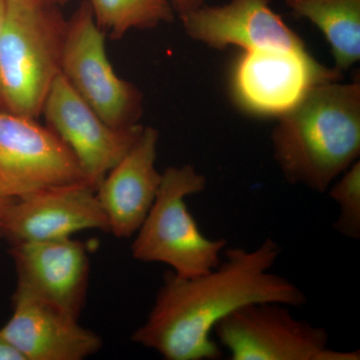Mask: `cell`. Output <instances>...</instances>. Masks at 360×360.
Returning <instances> with one entry per match:
<instances>
[{
	"label": "cell",
	"instance_id": "cell-14",
	"mask_svg": "<svg viewBox=\"0 0 360 360\" xmlns=\"http://www.w3.org/2000/svg\"><path fill=\"white\" fill-rule=\"evenodd\" d=\"M158 146V130L143 127L131 148L97 187L110 231L116 238L134 236L155 202L162 177L155 167Z\"/></svg>",
	"mask_w": 360,
	"mask_h": 360
},
{
	"label": "cell",
	"instance_id": "cell-15",
	"mask_svg": "<svg viewBox=\"0 0 360 360\" xmlns=\"http://www.w3.org/2000/svg\"><path fill=\"white\" fill-rule=\"evenodd\" d=\"M291 13L311 21L323 33L336 70H347L360 58V0H285Z\"/></svg>",
	"mask_w": 360,
	"mask_h": 360
},
{
	"label": "cell",
	"instance_id": "cell-8",
	"mask_svg": "<svg viewBox=\"0 0 360 360\" xmlns=\"http://www.w3.org/2000/svg\"><path fill=\"white\" fill-rule=\"evenodd\" d=\"M78 181H86L84 172L58 135L37 120L0 110V182L11 198Z\"/></svg>",
	"mask_w": 360,
	"mask_h": 360
},
{
	"label": "cell",
	"instance_id": "cell-20",
	"mask_svg": "<svg viewBox=\"0 0 360 360\" xmlns=\"http://www.w3.org/2000/svg\"><path fill=\"white\" fill-rule=\"evenodd\" d=\"M15 198H11L4 186H2L1 182H0V222H1L2 217H4V213H6L7 208L9 207V205L13 202Z\"/></svg>",
	"mask_w": 360,
	"mask_h": 360
},
{
	"label": "cell",
	"instance_id": "cell-17",
	"mask_svg": "<svg viewBox=\"0 0 360 360\" xmlns=\"http://www.w3.org/2000/svg\"><path fill=\"white\" fill-rule=\"evenodd\" d=\"M329 196L338 206L333 229L345 238H360V162L355 161L329 187Z\"/></svg>",
	"mask_w": 360,
	"mask_h": 360
},
{
	"label": "cell",
	"instance_id": "cell-3",
	"mask_svg": "<svg viewBox=\"0 0 360 360\" xmlns=\"http://www.w3.org/2000/svg\"><path fill=\"white\" fill-rule=\"evenodd\" d=\"M68 20L60 7L7 0L0 39L2 110L37 120L61 73Z\"/></svg>",
	"mask_w": 360,
	"mask_h": 360
},
{
	"label": "cell",
	"instance_id": "cell-11",
	"mask_svg": "<svg viewBox=\"0 0 360 360\" xmlns=\"http://www.w3.org/2000/svg\"><path fill=\"white\" fill-rule=\"evenodd\" d=\"M13 314L0 329L23 360H82L96 354L103 340L78 319L18 285Z\"/></svg>",
	"mask_w": 360,
	"mask_h": 360
},
{
	"label": "cell",
	"instance_id": "cell-22",
	"mask_svg": "<svg viewBox=\"0 0 360 360\" xmlns=\"http://www.w3.org/2000/svg\"><path fill=\"white\" fill-rule=\"evenodd\" d=\"M23 1L33 2V4H49V6H63L70 0H23Z\"/></svg>",
	"mask_w": 360,
	"mask_h": 360
},
{
	"label": "cell",
	"instance_id": "cell-12",
	"mask_svg": "<svg viewBox=\"0 0 360 360\" xmlns=\"http://www.w3.org/2000/svg\"><path fill=\"white\" fill-rule=\"evenodd\" d=\"M189 37L219 51L305 49L302 39L274 13L271 0H231L219 6L203 4L180 15Z\"/></svg>",
	"mask_w": 360,
	"mask_h": 360
},
{
	"label": "cell",
	"instance_id": "cell-7",
	"mask_svg": "<svg viewBox=\"0 0 360 360\" xmlns=\"http://www.w3.org/2000/svg\"><path fill=\"white\" fill-rule=\"evenodd\" d=\"M290 309L278 302L250 303L227 315L213 333L232 360H321L328 333L295 319Z\"/></svg>",
	"mask_w": 360,
	"mask_h": 360
},
{
	"label": "cell",
	"instance_id": "cell-18",
	"mask_svg": "<svg viewBox=\"0 0 360 360\" xmlns=\"http://www.w3.org/2000/svg\"><path fill=\"white\" fill-rule=\"evenodd\" d=\"M168 1L174 7V11L179 13V15L198 9V7L205 4V0H168Z\"/></svg>",
	"mask_w": 360,
	"mask_h": 360
},
{
	"label": "cell",
	"instance_id": "cell-16",
	"mask_svg": "<svg viewBox=\"0 0 360 360\" xmlns=\"http://www.w3.org/2000/svg\"><path fill=\"white\" fill-rule=\"evenodd\" d=\"M94 20L112 39L132 30H148L172 22L174 9L168 0H87Z\"/></svg>",
	"mask_w": 360,
	"mask_h": 360
},
{
	"label": "cell",
	"instance_id": "cell-13",
	"mask_svg": "<svg viewBox=\"0 0 360 360\" xmlns=\"http://www.w3.org/2000/svg\"><path fill=\"white\" fill-rule=\"evenodd\" d=\"M18 285L79 319L86 298L89 258L84 243L68 238L11 248Z\"/></svg>",
	"mask_w": 360,
	"mask_h": 360
},
{
	"label": "cell",
	"instance_id": "cell-21",
	"mask_svg": "<svg viewBox=\"0 0 360 360\" xmlns=\"http://www.w3.org/2000/svg\"><path fill=\"white\" fill-rule=\"evenodd\" d=\"M7 0H0V39L4 32V23L6 18ZM0 110H2L1 97H0Z\"/></svg>",
	"mask_w": 360,
	"mask_h": 360
},
{
	"label": "cell",
	"instance_id": "cell-5",
	"mask_svg": "<svg viewBox=\"0 0 360 360\" xmlns=\"http://www.w3.org/2000/svg\"><path fill=\"white\" fill-rule=\"evenodd\" d=\"M61 75L110 127L125 129L139 124L141 92L116 75L106 53L103 30L87 0L68 20Z\"/></svg>",
	"mask_w": 360,
	"mask_h": 360
},
{
	"label": "cell",
	"instance_id": "cell-19",
	"mask_svg": "<svg viewBox=\"0 0 360 360\" xmlns=\"http://www.w3.org/2000/svg\"><path fill=\"white\" fill-rule=\"evenodd\" d=\"M0 360H23L20 352L15 349L8 342L0 333Z\"/></svg>",
	"mask_w": 360,
	"mask_h": 360
},
{
	"label": "cell",
	"instance_id": "cell-4",
	"mask_svg": "<svg viewBox=\"0 0 360 360\" xmlns=\"http://www.w3.org/2000/svg\"><path fill=\"white\" fill-rule=\"evenodd\" d=\"M205 175L191 165L168 167L146 219L134 234L132 257L141 262H160L182 277L205 274L221 262L225 239L201 232L186 198L206 188Z\"/></svg>",
	"mask_w": 360,
	"mask_h": 360
},
{
	"label": "cell",
	"instance_id": "cell-10",
	"mask_svg": "<svg viewBox=\"0 0 360 360\" xmlns=\"http://www.w3.org/2000/svg\"><path fill=\"white\" fill-rule=\"evenodd\" d=\"M87 229L110 231L96 189L86 181L49 187L16 198L0 222V236L13 245L71 238Z\"/></svg>",
	"mask_w": 360,
	"mask_h": 360
},
{
	"label": "cell",
	"instance_id": "cell-2",
	"mask_svg": "<svg viewBox=\"0 0 360 360\" xmlns=\"http://www.w3.org/2000/svg\"><path fill=\"white\" fill-rule=\"evenodd\" d=\"M274 156L286 181L326 193L360 155V84L324 82L278 118Z\"/></svg>",
	"mask_w": 360,
	"mask_h": 360
},
{
	"label": "cell",
	"instance_id": "cell-1",
	"mask_svg": "<svg viewBox=\"0 0 360 360\" xmlns=\"http://www.w3.org/2000/svg\"><path fill=\"white\" fill-rule=\"evenodd\" d=\"M274 239L255 250L225 248L214 269L194 277L165 274L146 321L131 340L167 360H214L222 356L212 340L215 326L236 309L257 302L300 307L307 295L271 271L281 255Z\"/></svg>",
	"mask_w": 360,
	"mask_h": 360
},
{
	"label": "cell",
	"instance_id": "cell-9",
	"mask_svg": "<svg viewBox=\"0 0 360 360\" xmlns=\"http://www.w3.org/2000/svg\"><path fill=\"white\" fill-rule=\"evenodd\" d=\"M71 151L87 184L97 189L108 172L131 148L143 127L115 129L108 124L59 75L45 99L42 113Z\"/></svg>",
	"mask_w": 360,
	"mask_h": 360
},
{
	"label": "cell",
	"instance_id": "cell-6",
	"mask_svg": "<svg viewBox=\"0 0 360 360\" xmlns=\"http://www.w3.org/2000/svg\"><path fill=\"white\" fill-rule=\"evenodd\" d=\"M341 71L326 68L307 49L245 51L231 71V90L243 110L281 117L316 85L338 82Z\"/></svg>",
	"mask_w": 360,
	"mask_h": 360
}]
</instances>
